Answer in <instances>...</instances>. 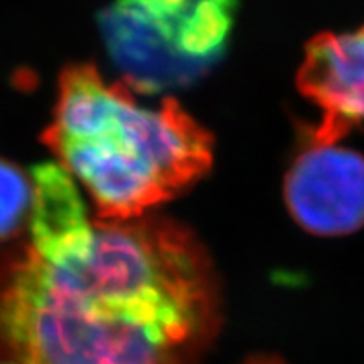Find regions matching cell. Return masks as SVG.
<instances>
[{"mask_svg":"<svg viewBox=\"0 0 364 364\" xmlns=\"http://www.w3.org/2000/svg\"><path fill=\"white\" fill-rule=\"evenodd\" d=\"M216 316L205 251L166 220L95 223L65 259L26 247L0 264V364H162Z\"/></svg>","mask_w":364,"mask_h":364,"instance_id":"cell-1","label":"cell"},{"mask_svg":"<svg viewBox=\"0 0 364 364\" xmlns=\"http://www.w3.org/2000/svg\"><path fill=\"white\" fill-rule=\"evenodd\" d=\"M43 141L86 186L102 220L130 221L192 186L212 164V138L175 99L136 102L93 65L60 77Z\"/></svg>","mask_w":364,"mask_h":364,"instance_id":"cell-2","label":"cell"},{"mask_svg":"<svg viewBox=\"0 0 364 364\" xmlns=\"http://www.w3.org/2000/svg\"><path fill=\"white\" fill-rule=\"evenodd\" d=\"M238 0H114L99 14L112 62L141 93L190 87L225 56Z\"/></svg>","mask_w":364,"mask_h":364,"instance_id":"cell-3","label":"cell"},{"mask_svg":"<svg viewBox=\"0 0 364 364\" xmlns=\"http://www.w3.org/2000/svg\"><path fill=\"white\" fill-rule=\"evenodd\" d=\"M284 199L311 235H351L364 227V156L312 141L288 169Z\"/></svg>","mask_w":364,"mask_h":364,"instance_id":"cell-4","label":"cell"},{"mask_svg":"<svg viewBox=\"0 0 364 364\" xmlns=\"http://www.w3.org/2000/svg\"><path fill=\"white\" fill-rule=\"evenodd\" d=\"M297 87L321 110L314 144L336 145L364 123V26L316 36L305 47Z\"/></svg>","mask_w":364,"mask_h":364,"instance_id":"cell-5","label":"cell"},{"mask_svg":"<svg viewBox=\"0 0 364 364\" xmlns=\"http://www.w3.org/2000/svg\"><path fill=\"white\" fill-rule=\"evenodd\" d=\"M32 251L43 260H60L90 244L93 227L69 173L56 164H41L32 171Z\"/></svg>","mask_w":364,"mask_h":364,"instance_id":"cell-6","label":"cell"},{"mask_svg":"<svg viewBox=\"0 0 364 364\" xmlns=\"http://www.w3.org/2000/svg\"><path fill=\"white\" fill-rule=\"evenodd\" d=\"M34 186L17 166L0 159V242L19 232L32 210Z\"/></svg>","mask_w":364,"mask_h":364,"instance_id":"cell-7","label":"cell"},{"mask_svg":"<svg viewBox=\"0 0 364 364\" xmlns=\"http://www.w3.org/2000/svg\"><path fill=\"white\" fill-rule=\"evenodd\" d=\"M162 364H166V363H162Z\"/></svg>","mask_w":364,"mask_h":364,"instance_id":"cell-8","label":"cell"}]
</instances>
